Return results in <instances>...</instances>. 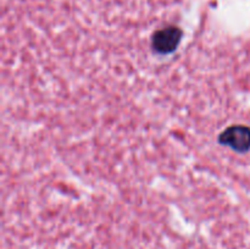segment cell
<instances>
[{
    "instance_id": "cell-1",
    "label": "cell",
    "mask_w": 250,
    "mask_h": 249,
    "mask_svg": "<svg viewBox=\"0 0 250 249\" xmlns=\"http://www.w3.org/2000/svg\"><path fill=\"white\" fill-rule=\"evenodd\" d=\"M183 32L178 27L167 26L154 32L151 37V48L160 55L171 54L177 49L182 41Z\"/></svg>"
},
{
    "instance_id": "cell-2",
    "label": "cell",
    "mask_w": 250,
    "mask_h": 249,
    "mask_svg": "<svg viewBox=\"0 0 250 249\" xmlns=\"http://www.w3.org/2000/svg\"><path fill=\"white\" fill-rule=\"evenodd\" d=\"M219 142L238 153H246L250 149V128L243 124H233L221 132Z\"/></svg>"
}]
</instances>
